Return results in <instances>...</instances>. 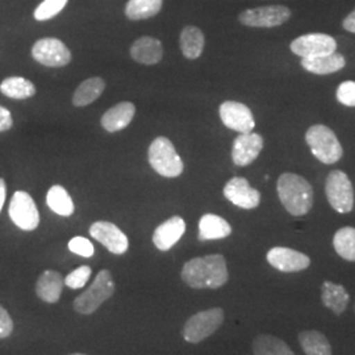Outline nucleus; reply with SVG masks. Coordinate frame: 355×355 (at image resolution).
Wrapping results in <instances>:
<instances>
[{"mask_svg": "<svg viewBox=\"0 0 355 355\" xmlns=\"http://www.w3.org/2000/svg\"><path fill=\"white\" fill-rule=\"evenodd\" d=\"M229 279L227 261L221 254L192 258L182 268V280L191 288H220Z\"/></svg>", "mask_w": 355, "mask_h": 355, "instance_id": "1", "label": "nucleus"}, {"mask_svg": "<svg viewBox=\"0 0 355 355\" xmlns=\"http://www.w3.org/2000/svg\"><path fill=\"white\" fill-rule=\"evenodd\" d=\"M277 189L280 202L292 216H304L312 209L313 189L304 178L284 173L278 179Z\"/></svg>", "mask_w": 355, "mask_h": 355, "instance_id": "2", "label": "nucleus"}, {"mask_svg": "<svg viewBox=\"0 0 355 355\" xmlns=\"http://www.w3.org/2000/svg\"><path fill=\"white\" fill-rule=\"evenodd\" d=\"M305 141L312 154L320 162L325 165L336 164L343 157V145L330 128L325 125H313L305 133Z\"/></svg>", "mask_w": 355, "mask_h": 355, "instance_id": "3", "label": "nucleus"}, {"mask_svg": "<svg viewBox=\"0 0 355 355\" xmlns=\"http://www.w3.org/2000/svg\"><path fill=\"white\" fill-rule=\"evenodd\" d=\"M149 164L159 175L177 178L183 173V161L173 142L166 137H157L149 146Z\"/></svg>", "mask_w": 355, "mask_h": 355, "instance_id": "4", "label": "nucleus"}, {"mask_svg": "<svg viewBox=\"0 0 355 355\" xmlns=\"http://www.w3.org/2000/svg\"><path fill=\"white\" fill-rule=\"evenodd\" d=\"M114 282L110 270H102L89 290L74 300V309L80 315H91L114 293Z\"/></svg>", "mask_w": 355, "mask_h": 355, "instance_id": "5", "label": "nucleus"}, {"mask_svg": "<svg viewBox=\"0 0 355 355\" xmlns=\"http://www.w3.org/2000/svg\"><path fill=\"white\" fill-rule=\"evenodd\" d=\"M225 315L221 308H211L208 311H202L189 318V321L182 330L183 338L190 343H202L221 327Z\"/></svg>", "mask_w": 355, "mask_h": 355, "instance_id": "6", "label": "nucleus"}, {"mask_svg": "<svg viewBox=\"0 0 355 355\" xmlns=\"http://www.w3.org/2000/svg\"><path fill=\"white\" fill-rule=\"evenodd\" d=\"M325 192L331 208L338 214H349L353 209L354 189L349 177L341 170H334L328 175Z\"/></svg>", "mask_w": 355, "mask_h": 355, "instance_id": "7", "label": "nucleus"}, {"mask_svg": "<svg viewBox=\"0 0 355 355\" xmlns=\"http://www.w3.org/2000/svg\"><path fill=\"white\" fill-rule=\"evenodd\" d=\"M291 10L284 6H265L245 10L239 20L242 26L252 28H274L284 24L291 17Z\"/></svg>", "mask_w": 355, "mask_h": 355, "instance_id": "8", "label": "nucleus"}, {"mask_svg": "<svg viewBox=\"0 0 355 355\" xmlns=\"http://www.w3.org/2000/svg\"><path fill=\"white\" fill-rule=\"evenodd\" d=\"M10 217L16 227L31 232L40 224V214L32 196L26 191H16L8 209Z\"/></svg>", "mask_w": 355, "mask_h": 355, "instance_id": "9", "label": "nucleus"}, {"mask_svg": "<svg viewBox=\"0 0 355 355\" xmlns=\"http://www.w3.org/2000/svg\"><path fill=\"white\" fill-rule=\"evenodd\" d=\"M32 57L48 67H64L71 61V51L58 38H41L32 48Z\"/></svg>", "mask_w": 355, "mask_h": 355, "instance_id": "10", "label": "nucleus"}, {"mask_svg": "<svg viewBox=\"0 0 355 355\" xmlns=\"http://www.w3.org/2000/svg\"><path fill=\"white\" fill-rule=\"evenodd\" d=\"M293 54L302 58H312L330 54L337 49L336 40L325 33H309L295 38L290 45Z\"/></svg>", "mask_w": 355, "mask_h": 355, "instance_id": "11", "label": "nucleus"}, {"mask_svg": "<svg viewBox=\"0 0 355 355\" xmlns=\"http://www.w3.org/2000/svg\"><path fill=\"white\" fill-rule=\"evenodd\" d=\"M220 119L225 127L239 133L253 132L255 127L254 116L250 108L239 102H224L218 110Z\"/></svg>", "mask_w": 355, "mask_h": 355, "instance_id": "12", "label": "nucleus"}, {"mask_svg": "<svg viewBox=\"0 0 355 355\" xmlns=\"http://www.w3.org/2000/svg\"><path fill=\"white\" fill-rule=\"evenodd\" d=\"M89 234L92 239L101 242L103 246L116 255L127 253L129 240L121 229L117 228L108 221H96L89 227Z\"/></svg>", "mask_w": 355, "mask_h": 355, "instance_id": "13", "label": "nucleus"}, {"mask_svg": "<svg viewBox=\"0 0 355 355\" xmlns=\"http://www.w3.org/2000/svg\"><path fill=\"white\" fill-rule=\"evenodd\" d=\"M224 196L230 203L243 209H254L261 203V192L250 187L248 179L241 177L229 180L224 187Z\"/></svg>", "mask_w": 355, "mask_h": 355, "instance_id": "14", "label": "nucleus"}, {"mask_svg": "<svg viewBox=\"0 0 355 355\" xmlns=\"http://www.w3.org/2000/svg\"><path fill=\"white\" fill-rule=\"evenodd\" d=\"M267 262L282 272L303 271L311 265L308 255L284 246L272 248L267 253Z\"/></svg>", "mask_w": 355, "mask_h": 355, "instance_id": "15", "label": "nucleus"}, {"mask_svg": "<svg viewBox=\"0 0 355 355\" xmlns=\"http://www.w3.org/2000/svg\"><path fill=\"white\" fill-rule=\"evenodd\" d=\"M263 149V139L258 133H240L233 142L232 158L234 165L248 166L253 164Z\"/></svg>", "mask_w": 355, "mask_h": 355, "instance_id": "16", "label": "nucleus"}, {"mask_svg": "<svg viewBox=\"0 0 355 355\" xmlns=\"http://www.w3.org/2000/svg\"><path fill=\"white\" fill-rule=\"evenodd\" d=\"M186 232V223L180 216H173L153 233V242L158 250L167 252L177 243Z\"/></svg>", "mask_w": 355, "mask_h": 355, "instance_id": "17", "label": "nucleus"}, {"mask_svg": "<svg viewBox=\"0 0 355 355\" xmlns=\"http://www.w3.org/2000/svg\"><path fill=\"white\" fill-rule=\"evenodd\" d=\"M132 58L141 64H158L164 57V46L158 38L144 37L137 38L130 48Z\"/></svg>", "mask_w": 355, "mask_h": 355, "instance_id": "18", "label": "nucleus"}, {"mask_svg": "<svg viewBox=\"0 0 355 355\" xmlns=\"http://www.w3.org/2000/svg\"><path fill=\"white\" fill-rule=\"evenodd\" d=\"M135 114L136 107L133 103H119L103 114L102 127L110 133L123 130L132 123Z\"/></svg>", "mask_w": 355, "mask_h": 355, "instance_id": "19", "label": "nucleus"}, {"mask_svg": "<svg viewBox=\"0 0 355 355\" xmlns=\"http://www.w3.org/2000/svg\"><path fill=\"white\" fill-rule=\"evenodd\" d=\"M64 286V278L60 272L46 270L38 278L36 283V293L42 302L53 304L60 300Z\"/></svg>", "mask_w": 355, "mask_h": 355, "instance_id": "20", "label": "nucleus"}, {"mask_svg": "<svg viewBox=\"0 0 355 355\" xmlns=\"http://www.w3.org/2000/svg\"><path fill=\"white\" fill-rule=\"evenodd\" d=\"M346 60L340 53H330L312 58H302V66L306 71L316 76H328L340 71L345 67Z\"/></svg>", "mask_w": 355, "mask_h": 355, "instance_id": "21", "label": "nucleus"}, {"mask_svg": "<svg viewBox=\"0 0 355 355\" xmlns=\"http://www.w3.org/2000/svg\"><path fill=\"white\" fill-rule=\"evenodd\" d=\"M232 233L228 221L214 214H205L199 221V241L227 239Z\"/></svg>", "mask_w": 355, "mask_h": 355, "instance_id": "22", "label": "nucleus"}, {"mask_svg": "<svg viewBox=\"0 0 355 355\" xmlns=\"http://www.w3.org/2000/svg\"><path fill=\"white\" fill-rule=\"evenodd\" d=\"M321 299L322 303L329 308L330 311L340 316L346 311L347 305H349V293L345 290V287L341 284H336L333 282H325L321 287Z\"/></svg>", "mask_w": 355, "mask_h": 355, "instance_id": "23", "label": "nucleus"}, {"mask_svg": "<svg viewBox=\"0 0 355 355\" xmlns=\"http://www.w3.org/2000/svg\"><path fill=\"white\" fill-rule=\"evenodd\" d=\"M179 44H180V51L186 58L196 60L202 55L204 45H205L203 32L196 26H186L180 33Z\"/></svg>", "mask_w": 355, "mask_h": 355, "instance_id": "24", "label": "nucleus"}, {"mask_svg": "<svg viewBox=\"0 0 355 355\" xmlns=\"http://www.w3.org/2000/svg\"><path fill=\"white\" fill-rule=\"evenodd\" d=\"M105 89V82L99 76L89 78L82 82L73 95V104L76 107H86L101 98Z\"/></svg>", "mask_w": 355, "mask_h": 355, "instance_id": "25", "label": "nucleus"}, {"mask_svg": "<svg viewBox=\"0 0 355 355\" xmlns=\"http://www.w3.org/2000/svg\"><path fill=\"white\" fill-rule=\"evenodd\" d=\"M0 92L11 99H28L36 94L35 85L23 76L6 78L0 85Z\"/></svg>", "mask_w": 355, "mask_h": 355, "instance_id": "26", "label": "nucleus"}, {"mask_svg": "<svg viewBox=\"0 0 355 355\" xmlns=\"http://www.w3.org/2000/svg\"><path fill=\"white\" fill-rule=\"evenodd\" d=\"M253 354L255 355H292L293 352L290 346L275 336L261 334L252 345Z\"/></svg>", "mask_w": 355, "mask_h": 355, "instance_id": "27", "label": "nucleus"}, {"mask_svg": "<svg viewBox=\"0 0 355 355\" xmlns=\"http://www.w3.org/2000/svg\"><path fill=\"white\" fill-rule=\"evenodd\" d=\"M46 204L54 214L64 216V217L73 215L76 211L71 196L62 186H58V184L53 186L51 190L48 191Z\"/></svg>", "mask_w": 355, "mask_h": 355, "instance_id": "28", "label": "nucleus"}, {"mask_svg": "<svg viewBox=\"0 0 355 355\" xmlns=\"http://www.w3.org/2000/svg\"><path fill=\"white\" fill-rule=\"evenodd\" d=\"M299 341L308 355H330L331 346L327 337L318 330H305L299 334Z\"/></svg>", "mask_w": 355, "mask_h": 355, "instance_id": "29", "label": "nucleus"}, {"mask_svg": "<svg viewBox=\"0 0 355 355\" xmlns=\"http://www.w3.org/2000/svg\"><path fill=\"white\" fill-rule=\"evenodd\" d=\"M164 0H129L125 15L130 20H145L159 13Z\"/></svg>", "mask_w": 355, "mask_h": 355, "instance_id": "30", "label": "nucleus"}, {"mask_svg": "<svg viewBox=\"0 0 355 355\" xmlns=\"http://www.w3.org/2000/svg\"><path fill=\"white\" fill-rule=\"evenodd\" d=\"M333 246L337 254L350 262H355V228H341L333 237Z\"/></svg>", "mask_w": 355, "mask_h": 355, "instance_id": "31", "label": "nucleus"}, {"mask_svg": "<svg viewBox=\"0 0 355 355\" xmlns=\"http://www.w3.org/2000/svg\"><path fill=\"white\" fill-rule=\"evenodd\" d=\"M69 0H42L35 10V19L37 21H46L51 20L58 13L62 12Z\"/></svg>", "mask_w": 355, "mask_h": 355, "instance_id": "32", "label": "nucleus"}, {"mask_svg": "<svg viewBox=\"0 0 355 355\" xmlns=\"http://www.w3.org/2000/svg\"><path fill=\"white\" fill-rule=\"evenodd\" d=\"M91 272H92V270L89 268V266H86V265L79 266L64 278V284L67 287H70L71 290H79L87 284Z\"/></svg>", "mask_w": 355, "mask_h": 355, "instance_id": "33", "label": "nucleus"}, {"mask_svg": "<svg viewBox=\"0 0 355 355\" xmlns=\"http://www.w3.org/2000/svg\"><path fill=\"white\" fill-rule=\"evenodd\" d=\"M69 250L71 253L76 254V255H80V257H85V258H91L94 253H95V249H94V245L91 243L89 240L85 239V237H74L69 241Z\"/></svg>", "mask_w": 355, "mask_h": 355, "instance_id": "34", "label": "nucleus"}, {"mask_svg": "<svg viewBox=\"0 0 355 355\" xmlns=\"http://www.w3.org/2000/svg\"><path fill=\"white\" fill-rule=\"evenodd\" d=\"M337 101L346 107H355V82L346 80L337 89Z\"/></svg>", "mask_w": 355, "mask_h": 355, "instance_id": "35", "label": "nucleus"}, {"mask_svg": "<svg viewBox=\"0 0 355 355\" xmlns=\"http://www.w3.org/2000/svg\"><path fill=\"white\" fill-rule=\"evenodd\" d=\"M13 330V321L8 312L0 305V338H7Z\"/></svg>", "mask_w": 355, "mask_h": 355, "instance_id": "36", "label": "nucleus"}, {"mask_svg": "<svg viewBox=\"0 0 355 355\" xmlns=\"http://www.w3.org/2000/svg\"><path fill=\"white\" fill-rule=\"evenodd\" d=\"M13 125L12 114L6 108L0 105V132L10 130Z\"/></svg>", "mask_w": 355, "mask_h": 355, "instance_id": "37", "label": "nucleus"}, {"mask_svg": "<svg viewBox=\"0 0 355 355\" xmlns=\"http://www.w3.org/2000/svg\"><path fill=\"white\" fill-rule=\"evenodd\" d=\"M343 26L350 33H355V10L349 13L345 20H343Z\"/></svg>", "mask_w": 355, "mask_h": 355, "instance_id": "38", "label": "nucleus"}, {"mask_svg": "<svg viewBox=\"0 0 355 355\" xmlns=\"http://www.w3.org/2000/svg\"><path fill=\"white\" fill-rule=\"evenodd\" d=\"M6 196H7V187H6V182L3 178H0V211L6 202Z\"/></svg>", "mask_w": 355, "mask_h": 355, "instance_id": "39", "label": "nucleus"}]
</instances>
